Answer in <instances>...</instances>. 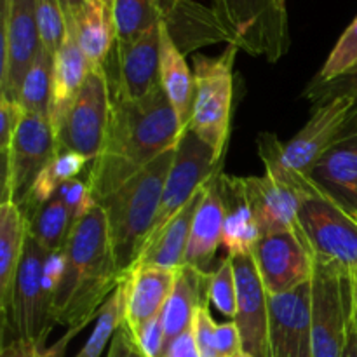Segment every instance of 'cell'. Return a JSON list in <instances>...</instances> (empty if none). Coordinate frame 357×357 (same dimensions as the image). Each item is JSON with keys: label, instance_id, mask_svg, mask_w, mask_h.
I'll return each mask as SVG.
<instances>
[{"label": "cell", "instance_id": "obj_49", "mask_svg": "<svg viewBox=\"0 0 357 357\" xmlns=\"http://www.w3.org/2000/svg\"><path fill=\"white\" fill-rule=\"evenodd\" d=\"M103 2H105V3H108V6H110V9H112V7H114V2H115V0H103Z\"/></svg>", "mask_w": 357, "mask_h": 357}, {"label": "cell", "instance_id": "obj_18", "mask_svg": "<svg viewBox=\"0 0 357 357\" xmlns=\"http://www.w3.org/2000/svg\"><path fill=\"white\" fill-rule=\"evenodd\" d=\"M244 187L261 236L300 230V206L303 199L314 194H307L300 188L281 183L268 174L246 176Z\"/></svg>", "mask_w": 357, "mask_h": 357}, {"label": "cell", "instance_id": "obj_15", "mask_svg": "<svg viewBox=\"0 0 357 357\" xmlns=\"http://www.w3.org/2000/svg\"><path fill=\"white\" fill-rule=\"evenodd\" d=\"M251 255L268 295L288 293L312 281L316 258L302 230L264 236Z\"/></svg>", "mask_w": 357, "mask_h": 357}, {"label": "cell", "instance_id": "obj_8", "mask_svg": "<svg viewBox=\"0 0 357 357\" xmlns=\"http://www.w3.org/2000/svg\"><path fill=\"white\" fill-rule=\"evenodd\" d=\"M47 251L30 236L26 237L24 253L17 268L9 317L3 330L10 326L14 337L24 338L45 351V340L54 326L52 300L44 288V264Z\"/></svg>", "mask_w": 357, "mask_h": 357}, {"label": "cell", "instance_id": "obj_26", "mask_svg": "<svg viewBox=\"0 0 357 357\" xmlns=\"http://www.w3.org/2000/svg\"><path fill=\"white\" fill-rule=\"evenodd\" d=\"M326 194L357 215V135L328 152L312 169Z\"/></svg>", "mask_w": 357, "mask_h": 357}, {"label": "cell", "instance_id": "obj_37", "mask_svg": "<svg viewBox=\"0 0 357 357\" xmlns=\"http://www.w3.org/2000/svg\"><path fill=\"white\" fill-rule=\"evenodd\" d=\"M58 195L63 199V202L66 204L75 223L98 204L96 199L93 197L89 183H87V180H82V178H73V180L63 183L59 187Z\"/></svg>", "mask_w": 357, "mask_h": 357}, {"label": "cell", "instance_id": "obj_36", "mask_svg": "<svg viewBox=\"0 0 357 357\" xmlns=\"http://www.w3.org/2000/svg\"><path fill=\"white\" fill-rule=\"evenodd\" d=\"M40 44L49 54L54 56L66 38V20L58 0H35Z\"/></svg>", "mask_w": 357, "mask_h": 357}, {"label": "cell", "instance_id": "obj_14", "mask_svg": "<svg viewBox=\"0 0 357 357\" xmlns=\"http://www.w3.org/2000/svg\"><path fill=\"white\" fill-rule=\"evenodd\" d=\"M112 100H142L160 86V24L129 44H115L103 65Z\"/></svg>", "mask_w": 357, "mask_h": 357}, {"label": "cell", "instance_id": "obj_24", "mask_svg": "<svg viewBox=\"0 0 357 357\" xmlns=\"http://www.w3.org/2000/svg\"><path fill=\"white\" fill-rule=\"evenodd\" d=\"M209 275L211 274H204L188 265H183L176 272L173 291L160 314L164 333H166V344H171L174 338L190 330L199 307L209 302Z\"/></svg>", "mask_w": 357, "mask_h": 357}, {"label": "cell", "instance_id": "obj_13", "mask_svg": "<svg viewBox=\"0 0 357 357\" xmlns=\"http://www.w3.org/2000/svg\"><path fill=\"white\" fill-rule=\"evenodd\" d=\"M40 45L35 0H2V96L20 100L23 80Z\"/></svg>", "mask_w": 357, "mask_h": 357}, {"label": "cell", "instance_id": "obj_39", "mask_svg": "<svg viewBox=\"0 0 357 357\" xmlns=\"http://www.w3.org/2000/svg\"><path fill=\"white\" fill-rule=\"evenodd\" d=\"M129 330V328H128ZM131 331L132 338H135L136 345L142 351L145 357H162L166 351V333H164L162 319L160 316L153 317L149 323L142 324V326L135 328Z\"/></svg>", "mask_w": 357, "mask_h": 357}, {"label": "cell", "instance_id": "obj_19", "mask_svg": "<svg viewBox=\"0 0 357 357\" xmlns=\"http://www.w3.org/2000/svg\"><path fill=\"white\" fill-rule=\"evenodd\" d=\"M220 171L204 185L201 204L195 211L190 229L185 265L194 267L204 274H211L216 251L223 244V222H225V206L220 192Z\"/></svg>", "mask_w": 357, "mask_h": 357}, {"label": "cell", "instance_id": "obj_33", "mask_svg": "<svg viewBox=\"0 0 357 357\" xmlns=\"http://www.w3.org/2000/svg\"><path fill=\"white\" fill-rule=\"evenodd\" d=\"M122 323H124V288L122 284H119L117 289L101 305L93 333L89 335L87 342L75 357H101L108 344L114 340Z\"/></svg>", "mask_w": 357, "mask_h": 357}, {"label": "cell", "instance_id": "obj_30", "mask_svg": "<svg viewBox=\"0 0 357 357\" xmlns=\"http://www.w3.org/2000/svg\"><path fill=\"white\" fill-rule=\"evenodd\" d=\"M26 225L28 236L37 241L47 253H59L65 250L75 222L63 199L56 194L51 201L28 216Z\"/></svg>", "mask_w": 357, "mask_h": 357}, {"label": "cell", "instance_id": "obj_42", "mask_svg": "<svg viewBox=\"0 0 357 357\" xmlns=\"http://www.w3.org/2000/svg\"><path fill=\"white\" fill-rule=\"evenodd\" d=\"M215 344L218 357H236L243 352V340H241L239 328L234 321L216 324Z\"/></svg>", "mask_w": 357, "mask_h": 357}, {"label": "cell", "instance_id": "obj_3", "mask_svg": "<svg viewBox=\"0 0 357 357\" xmlns=\"http://www.w3.org/2000/svg\"><path fill=\"white\" fill-rule=\"evenodd\" d=\"M356 105L357 96L352 94H340L324 101L286 143L279 142L272 132L258 135V155L264 162L265 174L307 194L324 192L312 178V169L328 152L354 135L347 136V131L356 117Z\"/></svg>", "mask_w": 357, "mask_h": 357}, {"label": "cell", "instance_id": "obj_27", "mask_svg": "<svg viewBox=\"0 0 357 357\" xmlns=\"http://www.w3.org/2000/svg\"><path fill=\"white\" fill-rule=\"evenodd\" d=\"M160 86L173 105L180 126L188 129L194 101V73L185 61V54L171 37L166 24L160 23Z\"/></svg>", "mask_w": 357, "mask_h": 357}, {"label": "cell", "instance_id": "obj_32", "mask_svg": "<svg viewBox=\"0 0 357 357\" xmlns=\"http://www.w3.org/2000/svg\"><path fill=\"white\" fill-rule=\"evenodd\" d=\"M52 65H54V56L49 54L40 45L26 77H24L20 100H17V103L24 108L26 114L49 119Z\"/></svg>", "mask_w": 357, "mask_h": 357}, {"label": "cell", "instance_id": "obj_38", "mask_svg": "<svg viewBox=\"0 0 357 357\" xmlns=\"http://www.w3.org/2000/svg\"><path fill=\"white\" fill-rule=\"evenodd\" d=\"M24 115H26V112L17 101H13L0 94V155H2V162L9 157L14 136H16L17 128H20Z\"/></svg>", "mask_w": 357, "mask_h": 357}, {"label": "cell", "instance_id": "obj_45", "mask_svg": "<svg viewBox=\"0 0 357 357\" xmlns=\"http://www.w3.org/2000/svg\"><path fill=\"white\" fill-rule=\"evenodd\" d=\"M42 349H38L33 342L24 338H13L3 344L0 357H42Z\"/></svg>", "mask_w": 357, "mask_h": 357}, {"label": "cell", "instance_id": "obj_28", "mask_svg": "<svg viewBox=\"0 0 357 357\" xmlns=\"http://www.w3.org/2000/svg\"><path fill=\"white\" fill-rule=\"evenodd\" d=\"M91 66H103L115 45L114 14L103 0H86L70 26Z\"/></svg>", "mask_w": 357, "mask_h": 357}, {"label": "cell", "instance_id": "obj_44", "mask_svg": "<svg viewBox=\"0 0 357 357\" xmlns=\"http://www.w3.org/2000/svg\"><path fill=\"white\" fill-rule=\"evenodd\" d=\"M162 357H201L197 344H195L194 333H192V328L185 331L183 335L174 338L171 344H167Z\"/></svg>", "mask_w": 357, "mask_h": 357}, {"label": "cell", "instance_id": "obj_29", "mask_svg": "<svg viewBox=\"0 0 357 357\" xmlns=\"http://www.w3.org/2000/svg\"><path fill=\"white\" fill-rule=\"evenodd\" d=\"M86 167H91V160L77 152H56L51 162L44 167L38 178L35 180L33 187L28 192L24 204L21 206V213L24 218L37 211L42 204L51 201L58 194L59 187L68 180L79 178Z\"/></svg>", "mask_w": 357, "mask_h": 357}, {"label": "cell", "instance_id": "obj_6", "mask_svg": "<svg viewBox=\"0 0 357 357\" xmlns=\"http://www.w3.org/2000/svg\"><path fill=\"white\" fill-rule=\"evenodd\" d=\"M229 44L268 63L284 58L291 45L286 0H213Z\"/></svg>", "mask_w": 357, "mask_h": 357}, {"label": "cell", "instance_id": "obj_16", "mask_svg": "<svg viewBox=\"0 0 357 357\" xmlns=\"http://www.w3.org/2000/svg\"><path fill=\"white\" fill-rule=\"evenodd\" d=\"M268 354L312 357V281L268 295Z\"/></svg>", "mask_w": 357, "mask_h": 357}, {"label": "cell", "instance_id": "obj_4", "mask_svg": "<svg viewBox=\"0 0 357 357\" xmlns=\"http://www.w3.org/2000/svg\"><path fill=\"white\" fill-rule=\"evenodd\" d=\"M174 150H167L100 202L107 216L115 265L122 278L135 267L152 232Z\"/></svg>", "mask_w": 357, "mask_h": 357}, {"label": "cell", "instance_id": "obj_5", "mask_svg": "<svg viewBox=\"0 0 357 357\" xmlns=\"http://www.w3.org/2000/svg\"><path fill=\"white\" fill-rule=\"evenodd\" d=\"M239 47L227 45L220 56L194 54V101L188 129L223 159L230 132L234 100V65Z\"/></svg>", "mask_w": 357, "mask_h": 357}, {"label": "cell", "instance_id": "obj_40", "mask_svg": "<svg viewBox=\"0 0 357 357\" xmlns=\"http://www.w3.org/2000/svg\"><path fill=\"white\" fill-rule=\"evenodd\" d=\"M216 324L218 323L213 319L211 312H209V302L202 303L195 312L194 323H192V333H194L201 357H218L215 344Z\"/></svg>", "mask_w": 357, "mask_h": 357}, {"label": "cell", "instance_id": "obj_46", "mask_svg": "<svg viewBox=\"0 0 357 357\" xmlns=\"http://www.w3.org/2000/svg\"><path fill=\"white\" fill-rule=\"evenodd\" d=\"M58 2L59 6H61L63 14H65L66 26H70V24L75 21V17L79 16L80 10H82L86 0H58Z\"/></svg>", "mask_w": 357, "mask_h": 357}, {"label": "cell", "instance_id": "obj_31", "mask_svg": "<svg viewBox=\"0 0 357 357\" xmlns=\"http://www.w3.org/2000/svg\"><path fill=\"white\" fill-rule=\"evenodd\" d=\"M115 44H129L162 23L155 0H115Z\"/></svg>", "mask_w": 357, "mask_h": 357}, {"label": "cell", "instance_id": "obj_34", "mask_svg": "<svg viewBox=\"0 0 357 357\" xmlns=\"http://www.w3.org/2000/svg\"><path fill=\"white\" fill-rule=\"evenodd\" d=\"M357 68V16L342 33L312 84H328Z\"/></svg>", "mask_w": 357, "mask_h": 357}, {"label": "cell", "instance_id": "obj_12", "mask_svg": "<svg viewBox=\"0 0 357 357\" xmlns=\"http://www.w3.org/2000/svg\"><path fill=\"white\" fill-rule=\"evenodd\" d=\"M56 155V138L47 117L26 114L2 166V202L24 204L38 174Z\"/></svg>", "mask_w": 357, "mask_h": 357}, {"label": "cell", "instance_id": "obj_10", "mask_svg": "<svg viewBox=\"0 0 357 357\" xmlns=\"http://www.w3.org/2000/svg\"><path fill=\"white\" fill-rule=\"evenodd\" d=\"M112 96L103 66H91L79 96L56 132V152H77L93 162L103 146Z\"/></svg>", "mask_w": 357, "mask_h": 357}, {"label": "cell", "instance_id": "obj_1", "mask_svg": "<svg viewBox=\"0 0 357 357\" xmlns=\"http://www.w3.org/2000/svg\"><path fill=\"white\" fill-rule=\"evenodd\" d=\"M181 132L162 86L142 100H112L103 146L87 173L98 204L167 150L176 149Z\"/></svg>", "mask_w": 357, "mask_h": 357}, {"label": "cell", "instance_id": "obj_21", "mask_svg": "<svg viewBox=\"0 0 357 357\" xmlns=\"http://www.w3.org/2000/svg\"><path fill=\"white\" fill-rule=\"evenodd\" d=\"M89 68V61L77 44L73 31L68 28L65 42L54 54V65H52L49 122L54 136L68 115L73 101L79 96Z\"/></svg>", "mask_w": 357, "mask_h": 357}, {"label": "cell", "instance_id": "obj_43", "mask_svg": "<svg viewBox=\"0 0 357 357\" xmlns=\"http://www.w3.org/2000/svg\"><path fill=\"white\" fill-rule=\"evenodd\" d=\"M107 357H145V356L142 354V351H139L138 345H136L131 331H129L128 326L122 323V326L119 328L114 340H112L110 347H108Z\"/></svg>", "mask_w": 357, "mask_h": 357}, {"label": "cell", "instance_id": "obj_48", "mask_svg": "<svg viewBox=\"0 0 357 357\" xmlns=\"http://www.w3.org/2000/svg\"><path fill=\"white\" fill-rule=\"evenodd\" d=\"M352 317L357 323V278L352 279Z\"/></svg>", "mask_w": 357, "mask_h": 357}, {"label": "cell", "instance_id": "obj_2", "mask_svg": "<svg viewBox=\"0 0 357 357\" xmlns=\"http://www.w3.org/2000/svg\"><path fill=\"white\" fill-rule=\"evenodd\" d=\"M65 257V274L52 300L51 314L56 324L66 328V333L42 352L44 357H63L68 342L96 319L101 305L124 279L115 265L101 204L73 225Z\"/></svg>", "mask_w": 357, "mask_h": 357}, {"label": "cell", "instance_id": "obj_23", "mask_svg": "<svg viewBox=\"0 0 357 357\" xmlns=\"http://www.w3.org/2000/svg\"><path fill=\"white\" fill-rule=\"evenodd\" d=\"M204 187L192 197V201L143 248L135 267H159L167 271H180L185 265L192 222L201 204ZM131 268V271H132ZM129 271V272H131Z\"/></svg>", "mask_w": 357, "mask_h": 357}, {"label": "cell", "instance_id": "obj_47", "mask_svg": "<svg viewBox=\"0 0 357 357\" xmlns=\"http://www.w3.org/2000/svg\"><path fill=\"white\" fill-rule=\"evenodd\" d=\"M342 357H357V323L351 314V323H349L347 342H345Z\"/></svg>", "mask_w": 357, "mask_h": 357}, {"label": "cell", "instance_id": "obj_51", "mask_svg": "<svg viewBox=\"0 0 357 357\" xmlns=\"http://www.w3.org/2000/svg\"><path fill=\"white\" fill-rule=\"evenodd\" d=\"M42 357H44V356H42Z\"/></svg>", "mask_w": 357, "mask_h": 357}, {"label": "cell", "instance_id": "obj_17", "mask_svg": "<svg viewBox=\"0 0 357 357\" xmlns=\"http://www.w3.org/2000/svg\"><path fill=\"white\" fill-rule=\"evenodd\" d=\"M237 282V324L243 352L253 357L268 354V293L258 274L253 255L230 257Z\"/></svg>", "mask_w": 357, "mask_h": 357}, {"label": "cell", "instance_id": "obj_50", "mask_svg": "<svg viewBox=\"0 0 357 357\" xmlns=\"http://www.w3.org/2000/svg\"><path fill=\"white\" fill-rule=\"evenodd\" d=\"M236 357H253V356H250V354H246V352H241V354H237Z\"/></svg>", "mask_w": 357, "mask_h": 357}, {"label": "cell", "instance_id": "obj_20", "mask_svg": "<svg viewBox=\"0 0 357 357\" xmlns=\"http://www.w3.org/2000/svg\"><path fill=\"white\" fill-rule=\"evenodd\" d=\"M178 271L159 267H136L124 275V324L129 330L149 323L162 314L173 291Z\"/></svg>", "mask_w": 357, "mask_h": 357}, {"label": "cell", "instance_id": "obj_7", "mask_svg": "<svg viewBox=\"0 0 357 357\" xmlns=\"http://www.w3.org/2000/svg\"><path fill=\"white\" fill-rule=\"evenodd\" d=\"M298 225L317 264L357 278V215L321 192L303 199Z\"/></svg>", "mask_w": 357, "mask_h": 357}, {"label": "cell", "instance_id": "obj_35", "mask_svg": "<svg viewBox=\"0 0 357 357\" xmlns=\"http://www.w3.org/2000/svg\"><path fill=\"white\" fill-rule=\"evenodd\" d=\"M208 300L222 316L234 321L237 314V282L232 258L227 257L211 272L208 284Z\"/></svg>", "mask_w": 357, "mask_h": 357}, {"label": "cell", "instance_id": "obj_22", "mask_svg": "<svg viewBox=\"0 0 357 357\" xmlns=\"http://www.w3.org/2000/svg\"><path fill=\"white\" fill-rule=\"evenodd\" d=\"M220 192H222L223 206H225L223 246L229 257L251 255L258 241L264 236L251 209L246 187H244V178L222 173L220 174Z\"/></svg>", "mask_w": 357, "mask_h": 357}, {"label": "cell", "instance_id": "obj_9", "mask_svg": "<svg viewBox=\"0 0 357 357\" xmlns=\"http://www.w3.org/2000/svg\"><path fill=\"white\" fill-rule=\"evenodd\" d=\"M222 160L223 159L216 157L215 150L208 143L202 142L197 135H194L190 129H185L181 132V138L174 150L173 164H171L166 185H164L159 211H157L146 244L192 201V197L215 174L222 171Z\"/></svg>", "mask_w": 357, "mask_h": 357}, {"label": "cell", "instance_id": "obj_41", "mask_svg": "<svg viewBox=\"0 0 357 357\" xmlns=\"http://www.w3.org/2000/svg\"><path fill=\"white\" fill-rule=\"evenodd\" d=\"M340 94H352L357 96V68L352 70L345 77L333 80L328 84H310L305 91V98H309L314 103H324V101L337 98Z\"/></svg>", "mask_w": 357, "mask_h": 357}, {"label": "cell", "instance_id": "obj_25", "mask_svg": "<svg viewBox=\"0 0 357 357\" xmlns=\"http://www.w3.org/2000/svg\"><path fill=\"white\" fill-rule=\"evenodd\" d=\"M28 237L26 218L14 202H0V309L3 326L9 317L17 268Z\"/></svg>", "mask_w": 357, "mask_h": 357}, {"label": "cell", "instance_id": "obj_11", "mask_svg": "<svg viewBox=\"0 0 357 357\" xmlns=\"http://www.w3.org/2000/svg\"><path fill=\"white\" fill-rule=\"evenodd\" d=\"M352 314V279L316 261L312 275V357H342Z\"/></svg>", "mask_w": 357, "mask_h": 357}]
</instances>
